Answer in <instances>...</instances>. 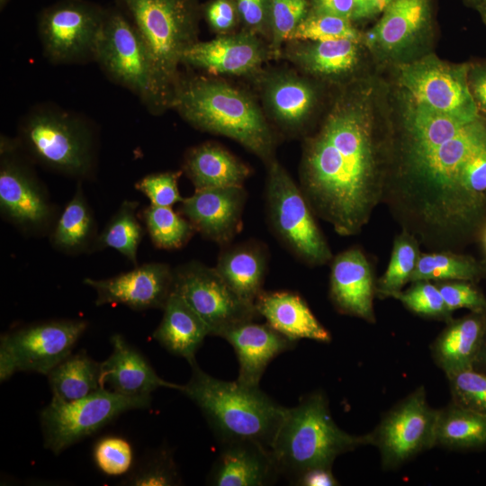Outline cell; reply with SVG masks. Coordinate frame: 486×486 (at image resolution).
Listing matches in <instances>:
<instances>
[{
    "mask_svg": "<svg viewBox=\"0 0 486 486\" xmlns=\"http://www.w3.org/2000/svg\"><path fill=\"white\" fill-rule=\"evenodd\" d=\"M272 54H278L282 44L310 12V0H268Z\"/></svg>",
    "mask_w": 486,
    "mask_h": 486,
    "instance_id": "ab89813d",
    "label": "cell"
},
{
    "mask_svg": "<svg viewBox=\"0 0 486 486\" xmlns=\"http://www.w3.org/2000/svg\"><path fill=\"white\" fill-rule=\"evenodd\" d=\"M9 2L10 0H0V10L3 11Z\"/></svg>",
    "mask_w": 486,
    "mask_h": 486,
    "instance_id": "680465c9",
    "label": "cell"
},
{
    "mask_svg": "<svg viewBox=\"0 0 486 486\" xmlns=\"http://www.w3.org/2000/svg\"><path fill=\"white\" fill-rule=\"evenodd\" d=\"M436 445L453 449L486 446V413L454 403L439 410Z\"/></svg>",
    "mask_w": 486,
    "mask_h": 486,
    "instance_id": "d6a6232c",
    "label": "cell"
},
{
    "mask_svg": "<svg viewBox=\"0 0 486 486\" xmlns=\"http://www.w3.org/2000/svg\"><path fill=\"white\" fill-rule=\"evenodd\" d=\"M211 335L206 323L176 292H172L153 338L170 354L196 362L195 354Z\"/></svg>",
    "mask_w": 486,
    "mask_h": 486,
    "instance_id": "d4e9b609",
    "label": "cell"
},
{
    "mask_svg": "<svg viewBox=\"0 0 486 486\" xmlns=\"http://www.w3.org/2000/svg\"><path fill=\"white\" fill-rule=\"evenodd\" d=\"M179 392L202 411L220 443L250 440L271 449L286 408L263 392L238 381L217 379L194 362Z\"/></svg>",
    "mask_w": 486,
    "mask_h": 486,
    "instance_id": "3957f363",
    "label": "cell"
},
{
    "mask_svg": "<svg viewBox=\"0 0 486 486\" xmlns=\"http://www.w3.org/2000/svg\"><path fill=\"white\" fill-rule=\"evenodd\" d=\"M143 220L153 245L160 249L181 248L196 232L192 223L172 207L150 204L143 212Z\"/></svg>",
    "mask_w": 486,
    "mask_h": 486,
    "instance_id": "8d00e7d4",
    "label": "cell"
},
{
    "mask_svg": "<svg viewBox=\"0 0 486 486\" xmlns=\"http://www.w3.org/2000/svg\"><path fill=\"white\" fill-rule=\"evenodd\" d=\"M83 320H50L1 335L15 358L17 370L47 375L67 358L87 328Z\"/></svg>",
    "mask_w": 486,
    "mask_h": 486,
    "instance_id": "9a60e30c",
    "label": "cell"
},
{
    "mask_svg": "<svg viewBox=\"0 0 486 486\" xmlns=\"http://www.w3.org/2000/svg\"><path fill=\"white\" fill-rule=\"evenodd\" d=\"M54 400L68 402L82 399L101 388L102 364L85 350L70 354L48 374Z\"/></svg>",
    "mask_w": 486,
    "mask_h": 486,
    "instance_id": "1f68e13d",
    "label": "cell"
},
{
    "mask_svg": "<svg viewBox=\"0 0 486 486\" xmlns=\"http://www.w3.org/2000/svg\"><path fill=\"white\" fill-rule=\"evenodd\" d=\"M447 377L454 404L486 413V373L470 368Z\"/></svg>",
    "mask_w": 486,
    "mask_h": 486,
    "instance_id": "b9f144b4",
    "label": "cell"
},
{
    "mask_svg": "<svg viewBox=\"0 0 486 486\" xmlns=\"http://www.w3.org/2000/svg\"><path fill=\"white\" fill-rule=\"evenodd\" d=\"M94 61L111 81L135 94L150 112L166 110L146 44L118 6L106 8Z\"/></svg>",
    "mask_w": 486,
    "mask_h": 486,
    "instance_id": "ba28073f",
    "label": "cell"
},
{
    "mask_svg": "<svg viewBox=\"0 0 486 486\" xmlns=\"http://www.w3.org/2000/svg\"><path fill=\"white\" fill-rule=\"evenodd\" d=\"M486 275V261L449 250L420 253L410 282L466 281L475 283Z\"/></svg>",
    "mask_w": 486,
    "mask_h": 486,
    "instance_id": "836d02e7",
    "label": "cell"
},
{
    "mask_svg": "<svg viewBox=\"0 0 486 486\" xmlns=\"http://www.w3.org/2000/svg\"><path fill=\"white\" fill-rule=\"evenodd\" d=\"M267 50L256 34H222L209 41H196L184 53L182 64L215 75H245L256 70Z\"/></svg>",
    "mask_w": 486,
    "mask_h": 486,
    "instance_id": "d6986e66",
    "label": "cell"
},
{
    "mask_svg": "<svg viewBox=\"0 0 486 486\" xmlns=\"http://www.w3.org/2000/svg\"><path fill=\"white\" fill-rule=\"evenodd\" d=\"M255 307L271 328L292 340H331L329 331L317 320L304 299L294 292L263 291Z\"/></svg>",
    "mask_w": 486,
    "mask_h": 486,
    "instance_id": "cb8c5ba5",
    "label": "cell"
},
{
    "mask_svg": "<svg viewBox=\"0 0 486 486\" xmlns=\"http://www.w3.org/2000/svg\"><path fill=\"white\" fill-rule=\"evenodd\" d=\"M83 283L94 290L96 306L122 304L133 310H163L173 292L174 270L165 263H148L110 278H85Z\"/></svg>",
    "mask_w": 486,
    "mask_h": 486,
    "instance_id": "2e32d148",
    "label": "cell"
},
{
    "mask_svg": "<svg viewBox=\"0 0 486 486\" xmlns=\"http://www.w3.org/2000/svg\"><path fill=\"white\" fill-rule=\"evenodd\" d=\"M247 196L243 185L199 189L184 198L179 212L203 238L227 246L242 229Z\"/></svg>",
    "mask_w": 486,
    "mask_h": 486,
    "instance_id": "ac0fdd59",
    "label": "cell"
},
{
    "mask_svg": "<svg viewBox=\"0 0 486 486\" xmlns=\"http://www.w3.org/2000/svg\"><path fill=\"white\" fill-rule=\"evenodd\" d=\"M354 0H310V12L341 16L351 20Z\"/></svg>",
    "mask_w": 486,
    "mask_h": 486,
    "instance_id": "f907efd6",
    "label": "cell"
},
{
    "mask_svg": "<svg viewBox=\"0 0 486 486\" xmlns=\"http://www.w3.org/2000/svg\"><path fill=\"white\" fill-rule=\"evenodd\" d=\"M220 338L229 342L236 353L238 361L237 381L249 387H259L269 363L296 344L267 323L260 324L255 320L238 324L225 330Z\"/></svg>",
    "mask_w": 486,
    "mask_h": 486,
    "instance_id": "7402d4cb",
    "label": "cell"
},
{
    "mask_svg": "<svg viewBox=\"0 0 486 486\" xmlns=\"http://www.w3.org/2000/svg\"><path fill=\"white\" fill-rule=\"evenodd\" d=\"M203 13L209 26L220 34L230 32L239 18L232 0H212L203 8Z\"/></svg>",
    "mask_w": 486,
    "mask_h": 486,
    "instance_id": "7dc6e473",
    "label": "cell"
},
{
    "mask_svg": "<svg viewBox=\"0 0 486 486\" xmlns=\"http://www.w3.org/2000/svg\"><path fill=\"white\" fill-rule=\"evenodd\" d=\"M371 443L370 434L354 436L340 429L326 397L317 392L286 408L271 453L280 475L292 482L305 470L331 468L338 455Z\"/></svg>",
    "mask_w": 486,
    "mask_h": 486,
    "instance_id": "277c9868",
    "label": "cell"
},
{
    "mask_svg": "<svg viewBox=\"0 0 486 486\" xmlns=\"http://www.w3.org/2000/svg\"><path fill=\"white\" fill-rule=\"evenodd\" d=\"M150 404V396H127L105 387L73 401L51 400L40 414L44 447L59 454L122 413Z\"/></svg>",
    "mask_w": 486,
    "mask_h": 486,
    "instance_id": "30bf717a",
    "label": "cell"
},
{
    "mask_svg": "<svg viewBox=\"0 0 486 486\" xmlns=\"http://www.w3.org/2000/svg\"><path fill=\"white\" fill-rule=\"evenodd\" d=\"M264 97L273 118L289 131L304 125L317 100L316 91L308 81L288 74L271 77L265 86Z\"/></svg>",
    "mask_w": 486,
    "mask_h": 486,
    "instance_id": "f546056e",
    "label": "cell"
},
{
    "mask_svg": "<svg viewBox=\"0 0 486 486\" xmlns=\"http://www.w3.org/2000/svg\"><path fill=\"white\" fill-rule=\"evenodd\" d=\"M375 285L371 265L357 248L332 258L329 296L338 311L374 322Z\"/></svg>",
    "mask_w": 486,
    "mask_h": 486,
    "instance_id": "ffe728a7",
    "label": "cell"
},
{
    "mask_svg": "<svg viewBox=\"0 0 486 486\" xmlns=\"http://www.w3.org/2000/svg\"><path fill=\"white\" fill-rule=\"evenodd\" d=\"M81 182L77 181L74 195L58 215L50 233L52 247L67 255L92 252L98 236L94 216Z\"/></svg>",
    "mask_w": 486,
    "mask_h": 486,
    "instance_id": "4dcf8cb0",
    "label": "cell"
},
{
    "mask_svg": "<svg viewBox=\"0 0 486 486\" xmlns=\"http://www.w3.org/2000/svg\"><path fill=\"white\" fill-rule=\"evenodd\" d=\"M138 206L136 201H123L98 234L92 252L111 248L137 266L138 248L144 236L137 218Z\"/></svg>",
    "mask_w": 486,
    "mask_h": 486,
    "instance_id": "e575fe53",
    "label": "cell"
},
{
    "mask_svg": "<svg viewBox=\"0 0 486 486\" xmlns=\"http://www.w3.org/2000/svg\"><path fill=\"white\" fill-rule=\"evenodd\" d=\"M468 81L479 114L486 118V61L471 63Z\"/></svg>",
    "mask_w": 486,
    "mask_h": 486,
    "instance_id": "c3c4849f",
    "label": "cell"
},
{
    "mask_svg": "<svg viewBox=\"0 0 486 486\" xmlns=\"http://www.w3.org/2000/svg\"><path fill=\"white\" fill-rule=\"evenodd\" d=\"M133 449L130 442L118 436H105L93 447L96 467L105 475L125 476L133 467Z\"/></svg>",
    "mask_w": 486,
    "mask_h": 486,
    "instance_id": "60d3db41",
    "label": "cell"
},
{
    "mask_svg": "<svg viewBox=\"0 0 486 486\" xmlns=\"http://www.w3.org/2000/svg\"><path fill=\"white\" fill-rule=\"evenodd\" d=\"M471 63L453 64L429 54L399 65L404 94L435 112L472 121L479 112L469 87Z\"/></svg>",
    "mask_w": 486,
    "mask_h": 486,
    "instance_id": "7c38bea8",
    "label": "cell"
},
{
    "mask_svg": "<svg viewBox=\"0 0 486 486\" xmlns=\"http://www.w3.org/2000/svg\"><path fill=\"white\" fill-rule=\"evenodd\" d=\"M112 352L102 364V382L111 391L127 396H150L158 388L179 391L180 384L158 375L148 360L121 334H113Z\"/></svg>",
    "mask_w": 486,
    "mask_h": 486,
    "instance_id": "603a6c76",
    "label": "cell"
},
{
    "mask_svg": "<svg viewBox=\"0 0 486 486\" xmlns=\"http://www.w3.org/2000/svg\"><path fill=\"white\" fill-rule=\"evenodd\" d=\"M288 58L305 72L323 78L351 74L360 61V42L351 40L301 41L287 50Z\"/></svg>",
    "mask_w": 486,
    "mask_h": 486,
    "instance_id": "f1b7e54d",
    "label": "cell"
},
{
    "mask_svg": "<svg viewBox=\"0 0 486 486\" xmlns=\"http://www.w3.org/2000/svg\"><path fill=\"white\" fill-rule=\"evenodd\" d=\"M18 372L15 358L7 344L0 339V381H7Z\"/></svg>",
    "mask_w": 486,
    "mask_h": 486,
    "instance_id": "816d5d0a",
    "label": "cell"
},
{
    "mask_svg": "<svg viewBox=\"0 0 486 486\" xmlns=\"http://www.w3.org/2000/svg\"><path fill=\"white\" fill-rule=\"evenodd\" d=\"M224 247L218 256L217 272L243 301L255 305L264 291L268 261L265 246L247 241Z\"/></svg>",
    "mask_w": 486,
    "mask_h": 486,
    "instance_id": "4316f807",
    "label": "cell"
},
{
    "mask_svg": "<svg viewBox=\"0 0 486 486\" xmlns=\"http://www.w3.org/2000/svg\"><path fill=\"white\" fill-rule=\"evenodd\" d=\"M182 173L178 170L149 174L140 179L135 187L149 199L150 204L171 207L184 200L178 188Z\"/></svg>",
    "mask_w": 486,
    "mask_h": 486,
    "instance_id": "ee69618b",
    "label": "cell"
},
{
    "mask_svg": "<svg viewBox=\"0 0 486 486\" xmlns=\"http://www.w3.org/2000/svg\"><path fill=\"white\" fill-rule=\"evenodd\" d=\"M148 50L165 109L170 108L184 51L198 41L197 0H116Z\"/></svg>",
    "mask_w": 486,
    "mask_h": 486,
    "instance_id": "8992f818",
    "label": "cell"
},
{
    "mask_svg": "<svg viewBox=\"0 0 486 486\" xmlns=\"http://www.w3.org/2000/svg\"><path fill=\"white\" fill-rule=\"evenodd\" d=\"M16 140L33 162L78 181L94 176L97 133L90 121L52 104L32 107L21 119Z\"/></svg>",
    "mask_w": 486,
    "mask_h": 486,
    "instance_id": "5b68a950",
    "label": "cell"
},
{
    "mask_svg": "<svg viewBox=\"0 0 486 486\" xmlns=\"http://www.w3.org/2000/svg\"><path fill=\"white\" fill-rule=\"evenodd\" d=\"M32 164L16 139L1 136V215L21 232L33 237L50 233L58 214Z\"/></svg>",
    "mask_w": 486,
    "mask_h": 486,
    "instance_id": "9c48e42d",
    "label": "cell"
},
{
    "mask_svg": "<svg viewBox=\"0 0 486 486\" xmlns=\"http://www.w3.org/2000/svg\"><path fill=\"white\" fill-rule=\"evenodd\" d=\"M207 476L213 486H265L280 476L271 449L255 441L221 443Z\"/></svg>",
    "mask_w": 486,
    "mask_h": 486,
    "instance_id": "44dd1931",
    "label": "cell"
},
{
    "mask_svg": "<svg viewBox=\"0 0 486 486\" xmlns=\"http://www.w3.org/2000/svg\"><path fill=\"white\" fill-rule=\"evenodd\" d=\"M482 242H483V246H484V248L486 250V226L483 230V234H482Z\"/></svg>",
    "mask_w": 486,
    "mask_h": 486,
    "instance_id": "91938a15",
    "label": "cell"
},
{
    "mask_svg": "<svg viewBox=\"0 0 486 486\" xmlns=\"http://www.w3.org/2000/svg\"><path fill=\"white\" fill-rule=\"evenodd\" d=\"M420 253L418 239L402 229L394 239L387 269L377 281L375 293L380 298H395L410 282Z\"/></svg>",
    "mask_w": 486,
    "mask_h": 486,
    "instance_id": "d590c367",
    "label": "cell"
},
{
    "mask_svg": "<svg viewBox=\"0 0 486 486\" xmlns=\"http://www.w3.org/2000/svg\"><path fill=\"white\" fill-rule=\"evenodd\" d=\"M182 482L181 474L169 447L160 446L145 454L121 485L176 486Z\"/></svg>",
    "mask_w": 486,
    "mask_h": 486,
    "instance_id": "74e56055",
    "label": "cell"
},
{
    "mask_svg": "<svg viewBox=\"0 0 486 486\" xmlns=\"http://www.w3.org/2000/svg\"><path fill=\"white\" fill-rule=\"evenodd\" d=\"M238 17L253 34H266L269 28L268 0H234Z\"/></svg>",
    "mask_w": 486,
    "mask_h": 486,
    "instance_id": "bcb514c9",
    "label": "cell"
},
{
    "mask_svg": "<svg viewBox=\"0 0 486 486\" xmlns=\"http://www.w3.org/2000/svg\"><path fill=\"white\" fill-rule=\"evenodd\" d=\"M392 0H374V15L382 14Z\"/></svg>",
    "mask_w": 486,
    "mask_h": 486,
    "instance_id": "11a10c76",
    "label": "cell"
},
{
    "mask_svg": "<svg viewBox=\"0 0 486 486\" xmlns=\"http://www.w3.org/2000/svg\"><path fill=\"white\" fill-rule=\"evenodd\" d=\"M183 172L194 189L243 185L251 169L229 150L212 142H206L187 150Z\"/></svg>",
    "mask_w": 486,
    "mask_h": 486,
    "instance_id": "83f0119b",
    "label": "cell"
},
{
    "mask_svg": "<svg viewBox=\"0 0 486 486\" xmlns=\"http://www.w3.org/2000/svg\"><path fill=\"white\" fill-rule=\"evenodd\" d=\"M106 8L88 0H59L38 16L43 55L53 64L94 61Z\"/></svg>",
    "mask_w": 486,
    "mask_h": 486,
    "instance_id": "8fae6325",
    "label": "cell"
},
{
    "mask_svg": "<svg viewBox=\"0 0 486 486\" xmlns=\"http://www.w3.org/2000/svg\"><path fill=\"white\" fill-rule=\"evenodd\" d=\"M439 410L432 409L423 387L391 410L374 433L371 445L379 448L382 466L396 468L436 445Z\"/></svg>",
    "mask_w": 486,
    "mask_h": 486,
    "instance_id": "5bb4252c",
    "label": "cell"
},
{
    "mask_svg": "<svg viewBox=\"0 0 486 486\" xmlns=\"http://www.w3.org/2000/svg\"><path fill=\"white\" fill-rule=\"evenodd\" d=\"M476 10L480 14L482 22L486 25V4L477 7Z\"/></svg>",
    "mask_w": 486,
    "mask_h": 486,
    "instance_id": "6f0895ef",
    "label": "cell"
},
{
    "mask_svg": "<svg viewBox=\"0 0 486 486\" xmlns=\"http://www.w3.org/2000/svg\"><path fill=\"white\" fill-rule=\"evenodd\" d=\"M301 486H335L338 482L334 477L331 468L316 467L303 471L292 482Z\"/></svg>",
    "mask_w": 486,
    "mask_h": 486,
    "instance_id": "681fc988",
    "label": "cell"
},
{
    "mask_svg": "<svg viewBox=\"0 0 486 486\" xmlns=\"http://www.w3.org/2000/svg\"><path fill=\"white\" fill-rule=\"evenodd\" d=\"M170 107L193 127L230 138L266 164L274 158L275 139L260 108L222 80L179 76Z\"/></svg>",
    "mask_w": 486,
    "mask_h": 486,
    "instance_id": "7a4b0ae2",
    "label": "cell"
},
{
    "mask_svg": "<svg viewBox=\"0 0 486 486\" xmlns=\"http://www.w3.org/2000/svg\"><path fill=\"white\" fill-rule=\"evenodd\" d=\"M473 368L486 373V334Z\"/></svg>",
    "mask_w": 486,
    "mask_h": 486,
    "instance_id": "db71d44e",
    "label": "cell"
},
{
    "mask_svg": "<svg viewBox=\"0 0 486 486\" xmlns=\"http://www.w3.org/2000/svg\"><path fill=\"white\" fill-rule=\"evenodd\" d=\"M468 5L477 8L486 4V0H464Z\"/></svg>",
    "mask_w": 486,
    "mask_h": 486,
    "instance_id": "9f6ffc18",
    "label": "cell"
},
{
    "mask_svg": "<svg viewBox=\"0 0 486 486\" xmlns=\"http://www.w3.org/2000/svg\"><path fill=\"white\" fill-rule=\"evenodd\" d=\"M485 334L486 313L451 320L433 344V357L446 375L473 368Z\"/></svg>",
    "mask_w": 486,
    "mask_h": 486,
    "instance_id": "484cf974",
    "label": "cell"
},
{
    "mask_svg": "<svg viewBox=\"0 0 486 486\" xmlns=\"http://www.w3.org/2000/svg\"><path fill=\"white\" fill-rule=\"evenodd\" d=\"M386 172L369 95L341 96L303 147L300 187L314 214L340 236L358 234L383 199Z\"/></svg>",
    "mask_w": 486,
    "mask_h": 486,
    "instance_id": "6da1fadb",
    "label": "cell"
},
{
    "mask_svg": "<svg viewBox=\"0 0 486 486\" xmlns=\"http://www.w3.org/2000/svg\"><path fill=\"white\" fill-rule=\"evenodd\" d=\"M334 40H351L361 42L363 36L353 25L350 19L333 14L309 12L290 38V40L293 41Z\"/></svg>",
    "mask_w": 486,
    "mask_h": 486,
    "instance_id": "f35d334b",
    "label": "cell"
},
{
    "mask_svg": "<svg viewBox=\"0 0 486 486\" xmlns=\"http://www.w3.org/2000/svg\"><path fill=\"white\" fill-rule=\"evenodd\" d=\"M432 11V0H392L367 32L365 45L380 58H402L429 32Z\"/></svg>",
    "mask_w": 486,
    "mask_h": 486,
    "instance_id": "e0dca14e",
    "label": "cell"
},
{
    "mask_svg": "<svg viewBox=\"0 0 486 486\" xmlns=\"http://www.w3.org/2000/svg\"><path fill=\"white\" fill-rule=\"evenodd\" d=\"M173 291L200 316L211 336L260 317L255 305L243 301L215 267L192 261L174 270Z\"/></svg>",
    "mask_w": 486,
    "mask_h": 486,
    "instance_id": "4fadbf2b",
    "label": "cell"
},
{
    "mask_svg": "<svg viewBox=\"0 0 486 486\" xmlns=\"http://www.w3.org/2000/svg\"><path fill=\"white\" fill-rule=\"evenodd\" d=\"M374 16V0H354L352 22L366 20Z\"/></svg>",
    "mask_w": 486,
    "mask_h": 486,
    "instance_id": "f5cc1de1",
    "label": "cell"
},
{
    "mask_svg": "<svg viewBox=\"0 0 486 486\" xmlns=\"http://www.w3.org/2000/svg\"><path fill=\"white\" fill-rule=\"evenodd\" d=\"M266 165V209L272 232L306 265L327 264L333 258L332 252L301 187L274 158Z\"/></svg>",
    "mask_w": 486,
    "mask_h": 486,
    "instance_id": "52a82bcc",
    "label": "cell"
},
{
    "mask_svg": "<svg viewBox=\"0 0 486 486\" xmlns=\"http://www.w3.org/2000/svg\"><path fill=\"white\" fill-rule=\"evenodd\" d=\"M411 311L430 318L451 320L448 310L436 284L430 281L414 282L413 285L395 297Z\"/></svg>",
    "mask_w": 486,
    "mask_h": 486,
    "instance_id": "7bdbcfd3",
    "label": "cell"
},
{
    "mask_svg": "<svg viewBox=\"0 0 486 486\" xmlns=\"http://www.w3.org/2000/svg\"><path fill=\"white\" fill-rule=\"evenodd\" d=\"M436 285L451 312L464 308L472 312L486 313V297L473 283L454 281Z\"/></svg>",
    "mask_w": 486,
    "mask_h": 486,
    "instance_id": "f6af8a7d",
    "label": "cell"
}]
</instances>
